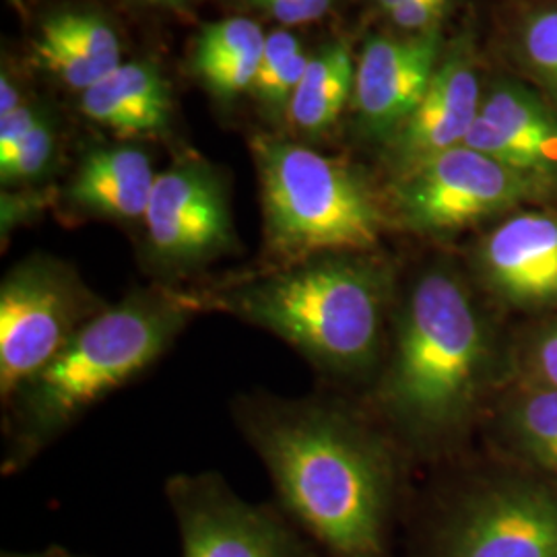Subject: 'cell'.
Returning a JSON list of instances; mask_svg holds the SVG:
<instances>
[{
  "instance_id": "1",
  "label": "cell",
  "mask_w": 557,
  "mask_h": 557,
  "mask_svg": "<svg viewBox=\"0 0 557 557\" xmlns=\"http://www.w3.org/2000/svg\"><path fill=\"white\" fill-rule=\"evenodd\" d=\"M239 432L277 490L285 517L326 557H384L393 462L358 418L324 398L236 400Z\"/></svg>"
},
{
  "instance_id": "2",
  "label": "cell",
  "mask_w": 557,
  "mask_h": 557,
  "mask_svg": "<svg viewBox=\"0 0 557 557\" xmlns=\"http://www.w3.org/2000/svg\"><path fill=\"white\" fill-rule=\"evenodd\" d=\"M197 312L193 294L168 285L133 289L108 304L4 400V473L25 469L101 398L139 379Z\"/></svg>"
},
{
  "instance_id": "3",
  "label": "cell",
  "mask_w": 557,
  "mask_h": 557,
  "mask_svg": "<svg viewBox=\"0 0 557 557\" xmlns=\"http://www.w3.org/2000/svg\"><path fill=\"white\" fill-rule=\"evenodd\" d=\"M292 345L322 374L354 379L379 359L391 278L363 255H326L193 294Z\"/></svg>"
},
{
  "instance_id": "4",
  "label": "cell",
  "mask_w": 557,
  "mask_h": 557,
  "mask_svg": "<svg viewBox=\"0 0 557 557\" xmlns=\"http://www.w3.org/2000/svg\"><path fill=\"white\" fill-rule=\"evenodd\" d=\"M487 358V331L469 289L450 269L434 267L398 310L380 405L409 438H448L478 400Z\"/></svg>"
},
{
  "instance_id": "5",
  "label": "cell",
  "mask_w": 557,
  "mask_h": 557,
  "mask_svg": "<svg viewBox=\"0 0 557 557\" xmlns=\"http://www.w3.org/2000/svg\"><path fill=\"white\" fill-rule=\"evenodd\" d=\"M267 252L281 264L363 255L379 244L382 211L345 161L275 137L252 140Z\"/></svg>"
},
{
  "instance_id": "6",
  "label": "cell",
  "mask_w": 557,
  "mask_h": 557,
  "mask_svg": "<svg viewBox=\"0 0 557 557\" xmlns=\"http://www.w3.org/2000/svg\"><path fill=\"white\" fill-rule=\"evenodd\" d=\"M108 304L62 260L17 262L0 283L2 403L41 372Z\"/></svg>"
},
{
  "instance_id": "7",
  "label": "cell",
  "mask_w": 557,
  "mask_h": 557,
  "mask_svg": "<svg viewBox=\"0 0 557 557\" xmlns=\"http://www.w3.org/2000/svg\"><path fill=\"white\" fill-rule=\"evenodd\" d=\"M143 227L147 269L168 287L238 248L227 184L199 158L176 161L156 176Z\"/></svg>"
},
{
  "instance_id": "8",
  "label": "cell",
  "mask_w": 557,
  "mask_h": 557,
  "mask_svg": "<svg viewBox=\"0 0 557 557\" xmlns=\"http://www.w3.org/2000/svg\"><path fill=\"white\" fill-rule=\"evenodd\" d=\"M425 557H557V492L531 481L469 490L436 518Z\"/></svg>"
},
{
  "instance_id": "9",
  "label": "cell",
  "mask_w": 557,
  "mask_h": 557,
  "mask_svg": "<svg viewBox=\"0 0 557 557\" xmlns=\"http://www.w3.org/2000/svg\"><path fill=\"white\" fill-rule=\"evenodd\" d=\"M165 496L182 557H326L289 518L239 498L215 473L174 475Z\"/></svg>"
},
{
  "instance_id": "10",
  "label": "cell",
  "mask_w": 557,
  "mask_h": 557,
  "mask_svg": "<svg viewBox=\"0 0 557 557\" xmlns=\"http://www.w3.org/2000/svg\"><path fill=\"white\" fill-rule=\"evenodd\" d=\"M533 180L458 145L400 176L395 207L411 232L444 236L515 207Z\"/></svg>"
},
{
  "instance_id": "11",
  "label": "cell",
  "mask_w": 557,
  "mask_h": 557,
  "mask_svg": "<svg viewBox=\"0 0 557 557\" xmlns=\"http://www.w3.org/2000/svg\"><path fill=\"white\" fill-rule=\"evenodd\" d=\"M440 29L411 38L368 41L356 73V108L363 133L391 143L413 114L438 66Z\"/></svg>"
},
{
  "instance_id": "12",
  "label": "cell",
  "mask_w": 557,
  "mask_h": 557,
  "mask_svg": "<svg viewBox=\"0 0 557 557\" xmlns=\"http://www.w3.org/2000/svg\"><path fill=\"white\" fill-rule=\"evenodd\" d=\"M479 81L473 60L453 50L434 71L423 98L388 143L398 178L453 147L462 145L478 120Z\"/></svg>"
},
{
  "instance_id": "13",
  "label": "cell",
  "mask_w": 557,
  "mask_h": 557,
  "mask_svg": "<svg viewBox=\"0 0 557 557\" xmlns=\"http://www.w3.org/2000/svg\"><path fill=\"white\" fill-rule=\"evenodd\" d=\"M487 285L518 306L557 301V218L520 213L498 225L479 248Z\"/></svg>"
},
{
  "instance_id": "14",
  "label": "cell",
  "mask_w": 557,
  "mask_h": 557,
  "mask_svg": "<svg viewBox=\"0 0 557 557\" xmlns=\"http://www.w3.org/2000/svg\"><path fill=\"white\" fill-rule=\"evenodd\" d=\"M156 176L151 158L139 147H94L81 158L64 200L85 218L143 221Z\"/></svg>"
},
{
  "instance_id": "15",
  "label": "cell",
  "mask_w": 557,
  "mask_h": 557,
  "mask_svg": "<svg viewBox=\"0 0 557 557\" xmlns=\"http://www.w3.org/2000/svg\"><path fill=\"white\" fill-rule=\"evenodd\" d=\"M160 69L149 62H124L83 91V114L120 137H145L168 131L172 100Z\"/></svg>"
},
{
  "instance_id": "16",
  "label": "cell",
  "mask_w": 557,
  "mask_h": 557,
  "mask_svg": "<svg viewBox=\"0 0 557 557\" xmlns=\"http://www.w3.org/2000/svg\"><path fill=\"white\" fill-rule=\"evenodd\" d=\"M356 73L345 44H331L310 59L287 112L299 133L317 139L337 122L356 89Z\"/></svg>"
},
{
  "instance_id": "17",
  "label": "cell",
  "mask_w": 557,
  "mask_h": 557,
  "mask_svg": "<svg viewBox=\"0 0 557 557\" xmlns=\"http://www.w3.org/2000/svg\"><path fill=\"white\" fill-rule=\"evenodd\" d=\"M479 114L524 149L541 176L556 172L557 119L529 89L502 83L481 103Z\"/></svg>"
},
{
  "instance_id": "18",
  "label": "cell",
  "mask_w": 557,
  "mask_h": 557,
  "mask_svg": "<svg viewBox=\"0 0 557 557\" xmlns=\"http://www.w3.org/2000/svg\"><path fill=\"white\" fill-rule=\"evenodd\" d=\"M512 432L527 457L557 475V388L545 386L522 398L512 411Z\"/></svg>"
},
{
  "instance_id": "19",
  "label": "cell",
  "mask_w": 557,
  "mask_h": 557,
  "mask_svg": "<svg viewBox=\"0 0 557 557\" xmlns=\"http://www.w3.org/2000/svg\"><path fill=\"white\" fill-rule=\"evenodd\" d=\"M36 57L40 59L41 66L54 73L60 81L69 87L87 91L112 71L101 66L100 62L89 59L81 48L71 40H66L54 27L46 21L41 23L40 36L36 40Z\"/></svg>"
},
{
  "instance_id": "20",
  "label": "cell",
  "mask_w": 557,
  "mask_h": 557,
  "mask_svg": "<svg viewBox=\"0 0 557 557\" xmlns=\"http://www.w3.org/2000/svg\"><path fill=\"white\" fill-rule=\"evenodd\" d=\"M267 34L260 29L259 23L246 17L218 21L202 27L197 52H195V69L236 59L239 54L259 50L264 46Z\"/></svg>"
},
{
  "instance_id": "21",
  "label": "cell",
  "mask_w": 557,
  "mask_h": 557,
  "mask_svg": "<svg viewBox=\"0 0 557 557\" xmlns=\"http://www.w3.org/2000/svg\"><path fill=\"white\" fill-rule=\"evenodd\" d=\"M57 156V135L48 120L38 124L20 145L4 158H0L2 186L15 188L34 184L48 174Z\"/></svg>"
},
{
  "instance_id": "22",
  "label": "cell",
  "mask_w": 557,
  "mask_h": 557,
  "mask_svg": "<svg viewBox=\"0 0 557 557\" xmlns=\"http://www.w3.org/2000/svg\"><path fill=\"white\" fill-rule=\"evenodd\" d=\"M46 23L54 27L64 38L77 44L87 57L100 62L106 69L114 71L122 64L116 32L100 15L71 11V13H57L48 17Z\"/></svg>"
},
{
  "instance_id": "23",
  "label": "cell",
  "mask_w": 557,
  "mask_h": 557,
  "mask_svg": "<svg viewBox=\"0 0 557 557\" xmlns=\"http://www.w3.org/2000/svg\"><path fill=\"white\" fill-rule=\"evenodd\" d=\"M310 59L312 57H308L301 50L294 59L283 62L275 71L259 75L250 87V94L275 119L281 114H287L292 100L298 91L299 81L310 64Z\"/></svg>"
},
{
  "instance_id": "24",
  "label": "cell",
  "mask_w": 557,
  "mask_h": 557,
  "mask_svg": "<svg viewBox=\"0 0 557 557\" xmlns=\"http://www.w3.org/2000/svg\"><path fill=\"white\" fill-rule=\"evenodd\" d=\"M262 48L239 54L236 59L202 66L199 69L200 79L205 81V85L220 98H232L238 96L239 91H250L259 75Z\"/></svg>"
},
{
  "instance_id": "25",
  "label": "cell",
  "mask_w": 557,
  "mask_h": 557,
  "mask_svg": "<svg viewBox=\"0 0 557 557\" xmlns=\"http://www.w3.org/2000/svg\"><path fill=\"white\" fill-rule=\"evenodd\" d=\"M524 54L557 89V11L539 13L524 29Z\"/></svg>"
},
{
  "instance_id": "26",
  "label": "cell",
  "mask_w": 557,
  "mask_h": 557,
  "mask_svg": "<svg viewBox=\"0 0 557 557\" xmlns=\"http://www.w3.org/2000/svg\"><path fill=\"white\" fill-rule=\"evenodd\" d=\"M283 25L319 21L331 11L335 0H244Z\"/></svg>"
},
{
  "instance_id": "27",
  "label": "cell",
  "mask_w": 557,
  "mask_h": 557,
  "mask_svg": "<svg viewBox=\"0 0 557 557\" xmlns=\"http://www.w3.org/2000/svg\"><path fill=\"white\" fill-rule=\"evenodd\" d=\"M44 120L41 108L32 103H23L15 112L0 116V158L9 156Z\"/></svg>"
},
{
  "instance_id": "28",
  "label": "cell",
  "mask_w": 557,
  "mask_h": 557,
  "mask_svg": "<svg viewBox=\"0 0 557 557\" xmlns=\"http://www.w3.org/2000/svg\"><path fill=\"white\" fill-rule=\"evenodd\" d=\"M442 9L434 0H403L395 9L388 11L391 20L397 23L400 29L425 34L438 27Z\"/></svg>"
},
{
  "instance_id": "29",
  "label": "cell",
  "mask_w": 557,
  "mask_h": 557,
  "mask_svg": "<svg viewBox=\"0 0 557 557\" xmlns=\"http://www.w3.org/2000/svg\"><path fill=\"white\" fill-rule=\"evenodd\" d=\"M535 358L539 374L545 380V386L557 388V326L539 341Z\"/></svg>"
},
{
  "instance_id": "30",
  "label": "cell",
  "mask_w": 557,
  "mask_h": 557,
  "mask_svg": "<svg viewBox=\"0 0 557 557\" xmlns=\"http://www.w3.org/2000/svg\"><path fill=\"white\" fill-rule=\"evenodd\" d=\"M23 106L21 94L7 75L0 77V116H7Z\"/></svg>"
},
{
  "instance_id": "31",
  "label": "cell",
  "mask_w": 557,
  "mask_h": 557,
  "mask_svg": "<svg viewBox=\"0 0 557 557\" xmlns=\"http://www.w3.org/2000/svg\"><path fill=\"white\" fill-rule=\"evenodd\" d=\"M0 557H71V552L62 549V547H48L41 552H27V554H20V552H4Z\"/></svg>"
},
{
  "instance_id": "32",
  "label": "cell",
  "mask_w": 557,
  "mask_h": 557,
  "mask_svg": "<svg viewBox=\"0 0 557 557\" xmlns=\"http://www.w3.org/2000/svg\"><path fill=\"white\" fill-rule=\"evenodd\" d=\"M380 4H382V9L388 13L391 9H395L398 2H403V0H379Z\"/></svg>"
},
{
  "instance_id": "33",
  "label": "cell",
  "mask_w": 557,
  "mask_h": 557,
  "mask_svg": "<svg viewBox=\"0 0 557 557\" xmlns=\"http://www.w3.org/2000/svg\"><path fill=\"white\" fill-rule=\"evenodd\" d=\"M140 2H145V4H153V7H158V4H168V7H172V4H176L178 0H140Z\"/></svg>"
},
{
  "instance_id": "34",
  "label": "cell",
  "mask_w": 557,
  "mask_h": 557,
  "mask_svg": "<svg viewBox=\"0 0 557 557\" xmlns=\"http://www.w3.org/2000/svg\"><path fill=\"white\" fill-rule=\"evenodd\" d=\"M434 2H436V4H438L440 9H442V11H444V9H446V4H448V0H434Z\"/></svg>"
},
{
  "instance_id": "35",
  "label": "cell",
  "mask_w": 557,
  "mask_h": 557,
  "mask_svg": "<svg viewBox=\"0 0 557 557\" xmlns=\"http://www.w3.org/2000/svg\"><path fill=\"white\" fill-rule=\"evenodd\" d=\"M71 557H79V556H73V554H71Z\"/></svg>"
}]
</instances>
